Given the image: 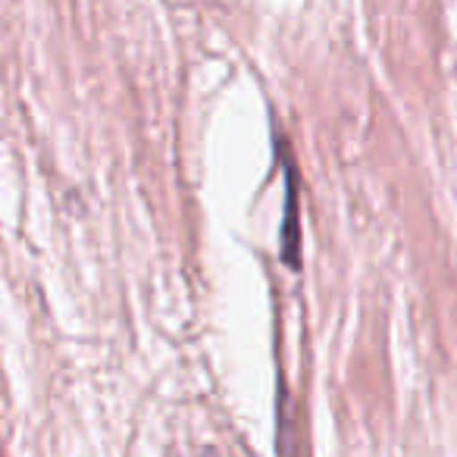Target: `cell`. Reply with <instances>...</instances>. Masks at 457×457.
Segmentation results:
<instances>
[{
  "label": "cell",
  "mask_w": 457,
  "mask_h": 457,
  "mask_svg": "<svg viewBox=\"0 0 457 457\" xmlns=\"http://www.w3.org/2000/svg\"><path fill=\"white\" fill-rule=\"evenodd\" d=\"M295 242H298V236H295V182L292 176H288V195H286V236H282V245H286V261L298 263L295 257H298V251H295Z\"/></svg>",
  "instance_id": "obj_1"
},
{
  "label": "cell",
  "mask_w": 457,
  "mask_h": 457,
  "mask_svg": "<svg viewBox=\"0 0 457 457\" xmlns=\"http://www.w3.org/2000/svg\"><path fill=\"white\" fill-rule=\"evenodd\" d=\"M197 457H222V454H220V451H213V448H204Z\"/></svg>",
  "instance_id": "obj_2"
}]
</instances>
